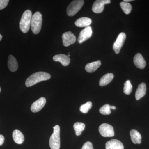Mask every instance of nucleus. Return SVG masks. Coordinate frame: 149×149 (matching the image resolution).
<instances>
[{"label":"nucleus","mask_w":149,"mask_h":149,"mask_svg":"<svg viewBox=\"0 0 149 149\" xmlns=\"http://www.w3.org/2000/svg\"><path fill=\"white\" fill-rule=\"evenodd\" d=\"M50 74L44 72H38L33 73L26 80L25 85L26 87H30L37 84V83L45 81L50 79Z\"/></svg>","instance_id":"f257e3e1"},{"label":"nucleus","mask_w":149,"mask_h":149,"mask_svg":"<svg viewBox=\"0 0 149 149\" xmlns=\"http://www.w3.org/2000/svg\"><path fill=\"white\" fill-rule=\"evenodd\" d=\"M32 16V11L29 10H25L22 14L19 22V27L23 33H26L29 31L31 27Z\"/></svg>","instance_id":"f03ea898"},{"label":"nucleus","mask_w":149,"mask_h":149,"mask_svg":"<svg viewBox=\"0 0 149 149\" xmlns=\"http://www.w3.org/2000/svg\"><path fill=\"white\" fill-rule=\"evenodd\" d=\"M42 24V16L40 12H36L32 16L31 27L32 32L37 35L41 31Z\"/></svg>","instance_id":"7ed1b4c3"},{"label":"nucleus","mask_w":149,"mask_h":149,"mask_svg":"<svg viewBox=\"0 0 149 149\" xmlns=\"http://www.w3.org/2000/svg\"><path fill=\"white\" fill-rule=\"evenodd\" d=\"M54 132L50 138L49 146L51 149H59L60 148V128L58 125L54 126Z\"/></svg>","instance_id":"20e7f679"},{"label":"nucleus","mask_w":149,"mask_h":149,"mask_svg":"<svg viewBox=\"0 0 149 149\" xmlns=\"http://www.w3.org/2000/svg\"><path fill=\"white\" fill-rule=\"evenodd\" d=\"M83 0H75L70 3L67 8V14L69 16H73L81 9L84 4Z\"/></svg>","instance_id":"39448f33"},{"label":"nucleus","mask_w":149,"mask_h":149,"mask_svg":"<svg viewBox=\"0 0 149 149\" xmlns=\"http://www.w3.org/2000/svg\"><path fill=\"white\" fill-rule=\"evenodd\" d=\"M99 131L100 134L104 137H112L114 136L113 127L107 123H103L100 125Z\"/></svg>","instance_id":"423d86ee"},{"label":"nucleus","mask_w":149,"mask_h":149,"mask_svg":"<svg viewBox=\"0 0 149 149\" xmlns=\"http://www.w3.org/2000/svg\"><path fill=\"white\" fill-rule=\"evenodd\" d=\"M125 39L126 35L124 32H121L118 35L113 45V49L116 54H118L120 52V49L123 46Z\"/></svg>","instance_id":"0eeeda50"},{"label":"nucleus","mask_w":149,"mask_h":149,"mask_svg":"<svg viewBox=\"0 0 149 149\" xmlns=\"http://www.w3.org/2000/svg\"><path fill=\"white\" fill-rule=\"evenodd\" d=\"M93 35V30L91 26L85 27L80 32L78 38V42L81 44L90 39Z\"/></svg>","instance_id":"6e6552de"},{"label":"nucleus","mask_w":149,"mask_h":149,"mask_svg":"<svg viewBox=\"0 0 149 149\" xmlns=\"http://www.w3.org/2000/svg\"><path fill=\"white\" fill-rule=\"evenodd\" d=\"M110 3V0H97L93 3L92 10L95 13H101L104 10L105 5Z\"/></svg>","instance_id":"1a4fd4ad"},{"label":"nucleus","mask_w":149,"mask_h":149,"mask_svg":"<svg viewBox=\"0 0 149 149\" xmlns=\"http://www.w3.org/2000/svg\"><path fill=\"white\" fill-rule=\"evenodd\" d=\"M62 40L63 45L67 47L74 44L76 42V38L74 34L69 31L63 34Z\"/></svg>","instance_id":"9d476101"},{"label":"nucleus","mask_w":149,"mask_h":149,"mask_svg":"<svg viewBox=\"0 0 149 149\" xmlns=\"http://www.w3.org/2000/svg\"><path fill=\"white\" fill-rule=\"evenodd\" d=\"M46 103V99L41 97L32 104L31 107V111L33 113L38 112L42 110Z\"/></svg>","instance_id":"9b49d317"},{"label":"nucleus","mask_w":149,"mask_h":149,"mask_svg":"<svg viewBox=\"0 0 149 149\" xmlns=\"http://www.w3.org/2000/svg\"><path fill=\"white\" fill-rule=\"evenodd\" d=\"M106 149H124V146L120 141L112 139L106 143Z\"/></svg>","instance_id":"f8f14e48"},{"label":"nucleus","mask_w":149,"mask_h":149,"mask_svg":"<svg viewBox=\"0 0 149 149\" xmlns=\"http://www.w3.org/2000/svg\"><path fill=\"white\" fill-rule=\"evenodd\" d=\"M133 62L136 67L141 69H144L146 65V61L140 53L137 54L133 58Z\"/></svg>","instance_id":"ddd939ff"},{"label":"nucleus","mask_w":149,"mask_h":149,"mask_svg":"<svg viewBox=\"0 0 149 149\" xmlns=\"http://www.w3.org/2000/svg\"><path fill=\"white\" fill-rule=\"evenodd\" d=\"M53 59L54 61L60 62L63 66H68L70 63V57L63 54L56 55L54 56Z\"/></svg>","instance_id":"4468645a"},{"label":"nucleus","mask_w":149,"mask_h":149,"mask_svg":"<svg viewBox=\"0 0 149 149\" xmlns=\"http://www.w3.org/2000/svg\"><path fill=\"white\" fill-rule=\"evenodd\" d=\"M146 85L144 83H141L138 86L136 92V100H139L142 97H144L146 95Z\"/></svg>","instance_id":"2eb2a0df"},{"label":"nucleus","mask_w":149,"mask_h":149,"mask_svg":"<svg viewBox=\"0 0 149 149\" xmlns=\"http://www.w3.org/2000/svg\"><path fill=\"white\" fill-rule=\"evenodd\" d=\"M8 65L9 69L11 72H15L18 69V64L17 61L12 55L9 56Z\"/></svg>","instance_id":"dca6fc26"},{"label":"nucleus","mask_w":149,"mask_h":149,"mask_svg":"<svg viewBox=\"0 0 149 149\" xmlns=\"http://www.w3.org/2000/svg\"><path fill=\"white\" fill-rule=\"evenodd\" d=\"M101 65V61L100 60L90 63L86 65L85 69L88 72L92 73L95 71Z\"/></svg>","instance_id":"f3484780"},{"label":"nucleus","mask_w":149,"mask_h":149,"mask_svg":"<svg viewBox=\"0 0 149 149\" xmlns=\"http://www.w3.org/2000/svg\"><path fill=\"white\" fill-rule=\"evenodd\" d=\"M130 134L131 140L133 143L140 144L141 143L142 137L141 134L139 131L136 129H132L130 130Z\"/></svg>","instance_id":"a211bd4d"},{"label":"nucleus","mask_w":149,"mask_h":149,"mask_svg":"<svg viewBox=\"0 0 149 149\" xmlns=\"http://www.w3.org/2000/svg\"><path fill=\"white\" fill-rule=\"evenodd\" d=\"M92 20L91 19L88 17H81L77 19L75 22V24L78 27H88L90 26L92 23Z\"/></svg>","instance_id":"6ab92c4d"},{"label":"nucleus","mask_w":149,"mask_h":149,"mask_svg":"<svg viewBox=\"0 0 149 149\" xmlns=\"http://www.w3.org/2000/svg\"><path fill=\"white\" fill-rule=\"evenodd\" d=\"M114 75L112 73H109L104 74L101 77L99 82V85L101 87L108 85L113 79Z\"/></svg>","instance_id":"aec40b11"},{"label":"nucleus","mask_w":149,"mask_h":149,"mask_svg":"<svg viewBox=\"0 0 149 149\" xmlns=\"http://www.w3.org/2000/svg\"><path fill=\"white\" fill-rule=\"evenodd\" d=\"M13 138L14 141L17 144H21L24 142V135L22 133L21 131L17 129L13 131Z\"/></svg>","instance_id":"412c9836"},{"label":"nucleus","mask_w":149,"mask_h":149,"mask_svg":"<svg viewBox=\"0 0 149 149\" xmlns=\"http://www.w3.org/2000/svg\"><path fill=\"white\" fill-rule=\"evenodd\" d=\"M85 127V123L82 122H77L74 123L73 128L75 130V134L77 136L81 135L82 132L84 130Z\"/></svg>","instance_id":"4be33fe9"},{"label":"nucleus","mask_w":149,"mask_h":149,"mask_svg":"<svg viewBox=\"0 0 149 149\" xmlns=\"http://www.w3.org/2000/svg\"><path fill=\"white\" fill-rule=\"evenodd\" d=\"M120 7L124 13L126 15L129 14L132 10V6L129 3L125 2H121L120 3Z\"/></svg>","instance_id":"5701e85b"},{"label":"nucleus","mask_w":149,"mask_h":149,"mask_svg":"<svg viewBox=\"0 0 149 149\" xmlns=\"http://www.w3.org/2000/svg\"><path fill=\"white\" fill-rule=\"evenodd\" d=\"M93 106L92 102L89 101L85 104L82 105L80 108V111L83 113H88V111L91 109Z\"/></svg>","instance_id":"b1692460"},{"label":"nucleus","mask_w":149,"mask_h":149,"mask_svg":"<svg viewBox=\"0 0 149 149\" xmlns=\"http://www.w3.org/2000/svg\"><path fill=\"white\" fill-rule=\"evenodd\" d=\"M123 88V93L125 95H129L131 93L133 89V86L129 80H127L124 83Z\"/></svg>","instance_id":"393cba45"},{"label":"nucleus","mask_w":149,"mask_h":149,"mask_svg":"<svg viewBox=\"0 0 149 149\" xmlns=\"http://www.w3.org/2000/svg\"><path fill=\"white\" fill-rule=\"evenodd\" d=\"M111 105L106 104L102 107L99 109L100 113L103 115H109L111 113Z\"/></svg>","instance_id":"a878e982"},{"label":"nucleus","mask_w":149,"mask_h":149,"mask_svg":"<svg viewBox=\"0 0 149 149\" xmlns=\"http://www.w3.org/2000/svg\"><path fill=\"white\" fill-rule=\"evenodd\" d=\"M8 0H0V10L3 9L8 4Z\"/></svg>","instance_id":"bb28decb"},{"label":"nucleus","mask_w":149,"mask_h":149,"mask_svg":"<svg viewBox=\"0 0 149 149\" xmlns=\"http://www.w3.org/2000/svg\"><path fill=\"white\" fill-rule=\"evenodd\" d=\"M93 144L91 142L88 141L83 145L81 149H93Z\"/></svg>","instance_id":"cd10ccee"},{"label":"nucleus","mask_w":149,"mask_h":149,"mask_svg":"<svg viewBox=\"0 0 149 149\" xmlns=\"http://www.w3.org/2000/svg\"><path fill=\"white\" fill-rule=\"evenodd\" d=\"M5 138L2 135H0V146L2 145L4 142Z\"/></svg>","instance_id":"c85d7f7f"},{"label":"nucleus","mask_w":149,"mask_h":149,"mask_svg":"<svg viewBox=\"0 0 149 149\" xmlns=\"http://www.w3.org/2000/svg\"><path fill=\"white\" fill-rule=\"evenodd\" d=\"M111 109L115 110L116 109V107L114 106H111Z\"/></svg>","instance_id":"c756f323"},{"label":"nucleus","mask_w":149,"mask_h":149,"mask_svg":"<svg viewBox=\"0 0 149 149\" xmlns=\"http://www.w3.org/2000/svg\"><path fill=\"white\" fill-rule=\"evenodd\" d=\"M131 1H133L132 0H124L123 1L125 2L128 3V2H130Z\"/></svg>","instance_id":"7c9ffc66"},{"label":"nucleus","mask_w":149,"mask_h":149,"mask_svg":"<svg viewBox=\"0 0 149 149\" xmlns=\"http://www.w3.org/2000/svg\"><path fill=\"white\" fill-rule=\"evenodd\" d=\"M3 36H2L0 34V41L2 40V39Z\"/></svg>","instance_id":"2f4dec72"},{"label":"nucleus","mask_w":149,"mask_h":149,"mask_svg":"<svg viewBox=\"0 0 149 149\" xmlns=\"http://www.w3.org/2000/svg\"><path fill=\"white\" fill-rule=\"evenodd\" d=\"M1 87H0V93H1Z\"/></svg>","instance_id":"473e14b6"}]
</instances>
